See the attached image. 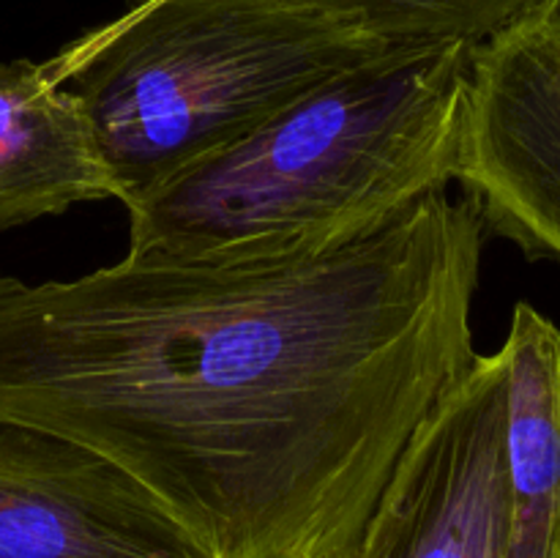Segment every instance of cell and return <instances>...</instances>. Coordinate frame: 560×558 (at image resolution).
I'll return each mask as SVG.
<instances>
[{
  "label": "cell",
  "instance_id": "6da1fadb",
  "mask_svg": "<svg viewBox=\"0 0 560 558\" xmlns=\"http://www.w3.org/2000/svg\"><path fill=\"white\" fill-rule=\"evenodd\" d=\"M485 222L430 195L323 252L0 274V425L104 454L213 558H353L474 348Z\"/></svg>",
  "mask_w": 560,
  "mask_h": 558
},
{
  "label": "cell",
  "instance_id": "7a4b0ae2",
  "mask_svg": "<svg viewBox=\"0 0 560 558\" xmlns=\"http://www.w3.org/2000/svg\"><path fill=\"white\" fill-rule=\"evenodd\" d=\"M470 47H397L342 71L126 208L131 252H323L457 181Z\"/></svg>",
  "mask_w": 560,
  "mask_h": 558
},
{
  "label": "cell",
  "instance_id": "3957f363",
  "mask_svg": "<svg viewBox=\"0 0 560 558\" xmlns=\"http://www.w3.org/2000/svg\"><path fill=\"white\" fill-rule=\"evenodd\" d=\"M397 49L326 0H131L47 58L80 98L124 208Z\"/></svg>",
  "mask_w": 560,
  "mask_h": 558
},
{
  "label": "cell",
  "instance_id": "277c9868",
  "mask_svg": "<svg viewBox=\"0 0 560 558\" xmlns=\"http://www.w3.org/2000/svg\"><path fill=\"white\" fill-rule=\"evenodd\" d=\"M506 361L479 353L410 432L353 558H509Z\"/></svg>",
  "mask_w": 560,
  "mask_h": 558
},
{
  "label": "cell",
  "instance_id": "5b68a950",
  "mask_svg": "<svg viewBox=\"0 0 560 558\" xmlns=\"http://www.w3.org/2000/svg\"><path fill=\"white\" fill-rule=\"evenodd\" d=\"M457 184L485 230L560 266V0L470 49Z\"/></svg>",
  "mask_w": 560,
  "mask_h": 558
},
{
  "label": "cell",
  "instance_id": "8992f818",
  "mask_svg": "<svg viewBox=\"0 0 560 558\" xmlns=\"http://www.w3.org/2000/svg\"><path fill=\"white\" fill-rule=\"evenodd\" d=\"M0 558H213L129 470L52 432L0 425Z\"/></svg>",
  "mask_w": 560,
  "mask_h": 558
},
{
  "label": "cell",
  "instance_id": "52a82bcc",
  "mask_svg": "<svg viewBox=\"0 0 560 558\" xmlns=\"http://www.w3.org/2000/svg\"><path fill=\"white\" fill-rule=\"evenodd\" d=\"M115 200L80 98L47 60H0V230Z\"/></svg>",
  "mask_w": 560,
  "mask_h": 558
},
{
  "label": "cell",
  "instance_id": "ba28073f",
  "mask_svg": "<svg viewBox=\"0 0 560 558\" xmlns=\"http://www.w3.org/2000/svg\"><path fill=\"white\" fill-rule=\"evenodd\" d=\"M501 353L509 392V558H560V326L520 301Z\"/></svg>",
  "mask_w": 560,
  "mask_h": 558
},
{
  "label": "cell",
  "instance_id": "9c48e42d",
  "mask_svg": "<svg viewBox=\"0 0 560 558\" xmlns=\"http://www.w3.org/2000/svg\"><path fill=\"white\" fill-rule=\"evenodd\" d=\"M397 47L463 44L474 49L545 0H326Z\"/></svg>",
  "mask_w": 560,
  "mask_h": 558
}]
</instances>
